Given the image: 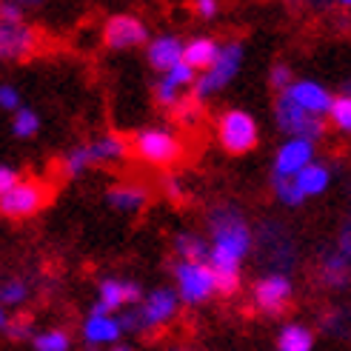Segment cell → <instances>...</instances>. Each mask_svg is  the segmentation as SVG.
<instances>
[{"label": "cell", "mask_w": 351, "mask_h": 351, "mask_svg": "<svg viewBox=\"0 0 351 351\" xmlns=\"http://www.w3.org/2000/svg\"><path fill=\"white\" fill-rule=\"evenodd\" d=\"M69 348H72V337H69L66 328H49L34 337V351H69Z\"/></svg>", "instance_id": "cell-28"}, {"label": "cell", "mask_w": 351, "mask_h": 351, "mask_svg": "<svg viewBox=\"0 0 351 351\" xmlns=\"http://www.w3.org/2000/svg\"><path fill=\"white\" fill-rule=\"evenodd\" d=\"M174 252H178L180 260L186 263H208V254H212V245H208L200 234L183 232L174 237Z\"/></svg>", "instance_id": "cell-25"}, {"label": "cell", "mask_w": 351, "mask_h": 351, "mask_svg": "<svg viewBox=\"0 0 351 351\" xmlns=\"http://www.w3.org/2000/svg\"><path fill=\"white\" fill-rule=\"evenodd\" d=\"M317 277L326 289H348L351 286V263L337 252V245L320 254Z\"/></svg>", "instance_id": "cell-18"}, {"label": "cell", "mask_w": 351, "mask_h": 351, "mask_svg": "<svg viewBox=\"0 0 351 351\" xmlns=\"http://www.w3.org/2000/svg\"><path fill=\"white\" fill-rule=\"evenodd\" d=\"M143 303V291H140L137 283L132 280H114V277H106L100 283V300L95 303L92 311H100V314H112L117 308H126V306H140Z\"/></svg>", "instance_id": "cell-12"}, {"label": "cell", "mask_w": 351, "mask_h": 351, "mask_svg": "<svg viewBox=\"0 0 351 351\" xmlns=\"http://www.w3.org/2000/svg\"><path fill=\"white\" fill-rule=\"evenodd\" d=\"M323 331L335 337H348L351 335V308H331L320 317Z\"/></svg>", "instance_id": "cell-27"}, {"label": "cell", "mask_w": 351, "mask_h": 351, "mask_svg": "<svg viewBox=\"0 0 351 351\" xmlns=\"http://www.w3.org/2000/svg\"><path fill=\"white\" fill-rule=\"evenodd\" d=\"M195 83H197V72L191 69L189 63H178L174 69H169V72L157 80V86H154V97H157V103L160 106H178V103L183 100V95H180V89H195Z\"/></svg>", "instance_id": "cell-15"}, {"label": "cell", "mask_w": 351, "mask_h": 351, "mask_svg": "<svg viewBox=\"0 0 351 351\" xmlns=\"http://www.w3.org/2000/svg\"><path fill=\"white\" fill-rule=\"evenodd\" d=\"M217 140L229 154H249L260 140L257 120L243 109L223 112V117L217 120Z\"/></svg>", "instance_id": "cell-8"}, {"label": "cell", "mask_w": 351, "mask_h": 351, "mask_svg": "<svg viewBox=\"0 0 351 351\" xmlns=\"http://www.w3.org/2000/svg\"><path fill=\"white\" fill-rule=\"evenodd\" d=\"M240 66H243V43L232 40V43L220 46L217 60H215V63L208 66L206 72L197 77L191 97H195V100H206V97H212V95L223 92L226 86H229V83L237 77Z\"/></svg>", "instance_id": "cell-5"}, {"label": "cell", "mask_w": 351, "mask_h": 351, "mask_svg": "<svg viewBox=\"0 0 351 351\" xmlns=\"http://www.w3.org/2000/svg\"><path fill=\"white\" fill-rule=\"evenodd\" d=\"M171 351H183V348H171Z\"/></svg>", "instance_id": "cell-47"}, {"label": "cell", "mask_w": 351, "mask_h": 351, "mask_svg": "<svg viewBox=\"0 0 351 351\" xmlns=\"http://www.w3.org/2000/svg\"><path fill=\"white\" fill-rule=\"evenodd\" d=\"M163 191L174 200V203H183L186 200V189L180 183V178H174V174H169V178H163Z\"/></svg>", "instance_id": "cell-38"}, {"label": "cell", "mask_w": 351, "mask_h": 351, "mask_svg": "<svg viewBox=\"0 0 351 351\" xmlns=\"http://www.w3.org/2000/svg\"><path fill=\"white\" fill-rule=\"evenodd\" d=\"M257 257L271 274H289L297 263V245L291 232L277 220H263L257 226Z\"/></svg>", "instance_id": "cell-3"}, {"label": "cell", "mask_w": 351, "mask_h": 351, "mask_svg": "<svg viewBox=\"0 0 351 351\" xmlns=\"http://www.w3.org/2000/svg\"><path fill=\"white\" fill-rule=\"evenodd\" d=\"M132 149H134V154L143 163L160 166V169L174 166V163L180 160V154H183V143H180L178 134L169 132V129H154V126L134 132Z\"/></svg>", "instance_id": "cell-4"}, {"label": "cell", "mask_w": 351, "mask_h": 351, "mask_svg": "<svg viewBox=\"0 0 351 351\" xmlns=\"http://www.w3.org/2000/svg\"><path fill=\"white\" fill-rule=\"evenodd\" d=\"M337 252L351 263V212L346 215L343 226H340V234H337Z\"/></svg>", "instance_id": "cell-37"}, {"label": "cell", "mask_w": 351, "mask_h": 351, "mask_svg": "<svg viewBox=\"0 0 351 351\" xmlns=\"http://www.w3.org/2000/svg\"><path fill=\"white\" fill-rule=\"evenodd\" d=\"M294 183H297V189L303 191V197H317L328 189L331 171L326 166H320V163H311V166H306L300 174H297Z\"/></svg>", "instance_id": "cell-24"}, {"label": "cell", "mask_w": 351, "mask_h": 351, "mask_svg": "<svg viewBox=\"0 0 351 351\" xmlns=\"http://www.w3.org/2000/svg\"><path fill=\"white\" fill-rule=\"evenodd\" d=\"M220 55V43L215 38H191L183 49V63H189L195 72H206Z\"/></svg>", "instance_id": "cell-21"}, {"label": "cell", "mask_w": 351, "mask_h": 351, "mask_svg": "<svg viewBox=\"0 0 351 351\" xmlns=\"http://www.w3.org/2000/svg\"><path fill=\"white\" fill-rule=\"evenodd\" d=\"M180 311V294L174 289H154L137 308H129L120 317L123 331L129 335H143V331H154L169 326Z\"/></svg>", "instance_id": "cell-2"}, {"label": "cell", "mask_w": 351, "mask_h": 351, "mask_svg": "<svg viewBox=\"0 0 351 351\" xmlns=\"http://www.w3.org/2000/svg\"><path fill=\"white\" fill-rule=\"evenodd\" d=\"M174 283H178V291L180 300L189 303V306H200L206 303L212 294H217V283H215V271L208 263H186V260H178L174 263Z\"/></svg>", "instance_id": "cell-7"}, {"label": "cell", "mask_w": 351, "mask_h": 351, "mask_svg": "<svg viewBox=\"0 0 351 351\" xmlns=\"http://www.w3.org/2000/svg\"><path fill=\"white\" fill-rule=\"evenodd\" d=\"M49 203V189L40 180H21L0 197V215L9 220H26Z\"/></svg>", "instance_id": "cell-9"}, {"label": "cell", "mask_w": 351, "mask_h": 351, "mask_svg": "<svg viewBox=\"0 0 351 351\" xmlns=\"http://www.w3.org/2000/svg\"><path fill=\"white\" fill-rule=\"evenodd\" d=\"M271 183H274V195H277V200L283 203V206H289V208L303 206L306 197H303V191L297 189L294 178H274Z\"/></svg>", "instance_id": "cell-30"}, {"label": "cell", "mask_w": 351, "mask_h": 351, "mask_svg": "<svg viewBox=\"0 0 351 351\" xmlns=\"http://www.w3.org/2000/svg\"><path fill=\"white\" fill-rule=\"evenodd\" d=\"M277 351H314V331L300 323H289L280 328Z\"/></svg>", "instance_id": "cell-23"}, {"label": "cell", "mask_w": 351, "mask_h": 351, "mask_svg": "<svg viewBox=\"0 0 351 351\" xmlns=\"http://www.w3.org/2000/svg\"><path fill=\"white\" fill-rule=\"evenodd\" d=\"M274 120H277V129L289 134V140H311L314 143L326 132V120L306 112L303 106H297L286 92L277 95L274 100Z\"/></svg>", "instance_id": "cell-6"}, {"label": "cell", "mask_w": 351, "mask_h": 351, "mask_svg": "<svg viewBox=\"0 0 351 351\" xmlns=\"http://www.w3.org/2000/svg\"><path fill=\"white\" fill-rule=\"evenodd\" d=\"M183 49H186V43L178 38V34H160V38L149 40L146 60H149L152 69H157L160 75H166L169 69L183 63Z\"/></svg>", "instance_id": "cell-17"}, {"label": "cell", "mask_w": 351, "mask_h": 351, "mask_svg": "<svg viewBox=\"0 0 351 351\" xmlns=\"http://www.w3.org/2000/svg\"><path fill=\"white\" fill-rule=\"evenodd\" d=\"M286 3L294 9H320L326 6V0H286Z\"/></svg>", "instance_id": "cell-42"}, {"label": "cell", "mask_w": 351, "mask_h": 351, "mask_svg": "<svg viewBox=\"0 0 351 351\" xmlns=\"http://www.w3.org/2000/svg\"><path fill=\"white\" fill-rule=\"evenodd\" d=\"M12 3H17V6H38L40 0H12Z\"/></svg>", "instance_id": "cell-44"}, {"label": "cell", "mask_w": 351, "mask_h": 351, "mask_svg": "<svg viewBox=\"0 0 351 351\" xmlns=\"http://www.w3.org/2000/svg\"><path fill=\"white\" fill-rule=\"evenodd\" d=\"M0 109H6V112H17V109H23L21 106V92L14 89V86H0Z\"/></svg>", "instance_id": "cell-36"}, {"label": "cell", "mask_w": 351, "mask_h": 351, "mask_svg": "<svg viewBox=\"0 0 351 351\" xmlns=\"http://www.w3.org/2000/svg\"><path fill=\"white\" fill-rule=\"evenodd\" d=\"M269 80H271V89H274L277 95L289 92V86L294 83V77H291V69H289L286 63H274V66H271V75H269Z\"/></svg>", "instance_id": "cell-34"}, {"label": "cell", "mask_w": 351, "mask_h": 351, "mask_svg": "<svg viewBox=\"0 0 351 351\" xmlns=\"http://www.w3.org/2000/svg\"><path fill=\"white\" fill-rule=\"evenodd\" d=\"M0 21H6V23H23V6L12 3V0H3V3H0Z\"/></svg>", "instance_id": "cell-39"}, {"label": "cell", "mask_w": 351, "mask_h": 351, "mask_svg": "<svg viewBox=\"0 0 351 351\" xmlns=\"http://www.w3.org/2000/svg\"><path fill=\"white\" fill-rule=\"evenodd\" d=\"M328 117H331V123H335V126H337L340 132L351 134V97H348V95L335 97V103H331V112H328Z\"/></svg>", "instance_id": "cell-32"}, {"label": "cell", "mask_w": 351, "mask_h": 351, "mask_svg": "<svg viewBox=\"0 0 351 351\" xmlns=\"http://www.w3.org/2000/svg\"><path fill=\"white\" fill-rule=\"evenodd\" d=\"M337 3H340V6H351V0H337Z\"/></svg>", "instance_id": "cell-46"}, {"label": "cell", "mask_w": 351, "mask_h": 351, "mask_svg": "<svg viewBox=\"0 0 351 351\" xmlns=\"http://www.w3.org/2000/svg\"><path fill=\"white\" fill-rule=\"evenodd\" d=\"M195 12L208 21V17L217 14V0H195Z\"/></svg>", "instance_id": "cell-41"}, {"label": "cell", "mask_w": 351, "mask_h": 351, "mask_svg": "<svg viewBox=\"0 0 351 351\" xmlns=\"http://www.w3.org/2000/svg\"><path fill=\"white\" fill-rule=\"evenodd\" d=\"M200 114H203L200 100H195V97H183L178 106H174V120H178L180 126H195L200 120Z\"/></svg>", "instance_id": "cell-33"}, {"label": "cell", "mask_w": 351, "mask_h": 351, "mask_svg": "<svg viewBox=\"0 0 351 351\" xmlns=\"http://www.w3.org/2000/svg\"><path fill=\"white\" fill-rule=\"evenodd\" d=\"M95 166V160H92V152H89V146H75L72 152H69L66 157H63V174L66 178H80V174L86 171V169H92Z\"/></svg>", "instance_id": "cell-26"}, {"label": "cell", "mask_w": 351, "mask_h": 351, "mask_svg": "<svg viewBox=\"0 0 351 351\" xmlns=\"http://www.w3.org/2000/svg\"><path fill=\"white\" fill-rule=\"evenodd\" d=\"M26 297H29V286L23 280L12 277V280H3V283H0V303L3 306H21Z\"/></svg>", "instance_id": "cell-31"}, {"label": "cell", "mask_w": 351, "mask_h": 351, "mask_svg": "<svg viewBox=\"0 0 351 351\" xmlns=\"http://www.w3.org/2000/svg\"><path fill=\"white\" fill-rule=\"evenodd\" d=\"M112 351H134V348H129V346H123V343H117V346H112Z\"/></svg>", "instance_id": "cell-45"}, {"label": "cell", "mask_w": 351, "mask_h": 351, "mask_svg": "<svg viewBox=\"0 0 351 351\" xmlns=\"http://www.w3.org/2000/svg\"><path fill=\"white\" fill-rule=\"evenodd\" d=\"M6 326H9V314H6V306L0 303V331H6Z\"/></svg>", "instance_id": "cell-43"}, {"label": "cell", "mask_w": 351, "mask_h": 351, "mask_svg": "<svg viewBox=\"0 0 351 351\" xmlns=\"http://www.w3.org/2000/svg\"><path fill=\"white\" fill-rule=\"evenodd\" d=\"M106 203L114 208V212H126V215H134V212H143L146 203H149V191L140 189V186H112L106 191Z\"/></svg>", "instance_id": "cell-20"}, {"label": "cell", "mask_w": 351, "mask_h": 351, "mask_svg": "<svg viewBox=\"0 0 351 351\" xmlns=\"http://www.w3.org/2000/svg\"><path fill=\"white\" fill-rule=\"evenodd\" d=\"M86 146H89V152H92L95 166H97V163H117V160H123V157H126V152H129L126 140H123L120 134H103V137L92 140V143H86Z\"/></svg>", "instance_id": "cell-22"}, {"label": "cell", "mask_w": 351, "mask_h": 351, "mask_svg": "<svg viewBox=\"0 0 351 351\" xmlns=\"http://www.w3.org/2000/svg\"><path fill=\"white\" fill-rule=\"evenodd\" d=\"M103 43L109 49H137L149 43V29L134 14H114L103 26Z\"/></svg>", "instance_id": "cell-11"}, {"label": "cell", "mask_w": 351, "mask_h": 351, "mask_svg": "<svg viewBox=\"0 0 351 351\" xmlns=\"http://www.w3.org/2000/svg\"><path fill=\"white\" fill-rule=\"evenodd\" d=\"M12 132L14 137H21V140H29L40 132V117L38 112H32V109H17L14 117H12Z\"/></svg>", "instance_id": "cell-29"}, {"label": "cell", "mask_w": 351, "mask_h": 351, "mask_svg": "<svg viewBox=\"0 0 351 351\" xmlns=\"http://www.w3.org/2000/svg\"><path fill=\"white\" fill-rule=\"evenodd\" d=\"M252 300L257 306V311L269 314V317H280L291 308L294 300V286H291V277L289 274H266L260 277L254 289H252Z\"/></svg>", "instance_id": "cell-10"}, {"label": "cell", "mask_w": 351, "mask_h": 351, "mask_svg": "<svg viewBox=\"0 0 351 351\" xmlns=\"http://www.w3.org/2000/svg\"><path fill=\"white\" fill-rule=\"evenodd\" d=\"M38 49V32L23 23L0 21V60H21Z\"/></svg>", "instance_id": "cell-14"}, {"label": "cell", "mask_w": 351, "mask_h": 351, "mask_svg": "<svg viewBox=\"0 0 351 351\" xmlns=\"http://www.w3.org/2000/svg\"><path fill=\"white\" fill-rule=\"evenodd\" d=\"M311 163H314L311 140H286L274 154V178H297Z\"/></svg>", "instance_id": "cell-13"}, {"label": "cell", "mask_w": 351, "mask_h": 351, "mask_svg": "<svg viewBox=\"0 0 351 351\" xmlns=\"http://www.w3.org/2000/svg\"><path fill=\"white\" fill-rule=\"evenodd\" d=\"M17 183H21V174H17L14 169H9V166H0V197H3L6 191L12 186H17Z\"/></svg>", "instance_id": "cell-40"}, {"label": "cell", "mask_w": 351, "mask_h": 351, "mask_svg": "<svg viewBox=\"0 0 351 351\" xmlns=\"http://www.w3.org/2000/svg\"><path fill=\"white\" fill-rule=\"evenodd\" d=\"M208 234H212V271H240V263L254 249V232L237 206L223 203L208 212Z\"/></svg>", "instance_id": "cell-1"}, {"label": "cell", "mask_w": 351, "mask_h": 351, "mask_svg": "<svg viewBox=\"0 0 351 351\" xmlns=\"http://www.w3.org/2000/svg\"><path fill=\"white\" fill-rule=\"evenodd\" d=\"M297 106H303L306 112L311 114H328L331 112V103H335V97H331V92L326 89V86H320L317 80H294L289 86V92H286Z\"/></svg>", "instance_id": "cell-16"}, {"label": "cell", "mask_w": 351, "mask_h": 351, "mask_svg": "<svg viewBox=\"0 0 351 351\" xmlns=\"http://www.w3.org/2000/svg\"><path fill=\"white\" fill-rule=\"evenodd\" d=\"M123 335V326L120 320H114L112 314H100V311H92L89 317L83 320V340L89 343V346H117Z\"/></svg>", "instance_id": "cell-19"}, {"label": "cell", "mask_w": 351, "mask_h": 351, "mask_svg": "<svg viewBox=\"0 0 351 351\" xmlns=\"http://www.w3.org/2000/svg\"><path fill=\"white\" fill-rule=\"evenodd\" d=\"M29 331H32V317H29V314H21V317L9 320V326H6V337H12V340H26V337H29Z\"/></svg>", "instance_id": "cell-35"}]
</instances>
